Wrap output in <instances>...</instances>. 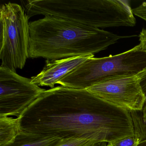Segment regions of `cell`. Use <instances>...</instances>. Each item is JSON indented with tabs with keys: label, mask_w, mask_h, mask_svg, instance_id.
<instances>
[{
	"label": "cell",
	"mask_w": 146,
	"mask_h": 146,
	"mask_svg": "<svg viewBox=\"0 0 146 146\" xmlns=\"http://www.w3.org/2000/svg\"><path fill=\"white\" fill-rule=\"evenodd\" d=\"M19 117L21 130L45 136L108 143L135 134L129 111L87 89L46 90Z\"/></svg>",
	"instance_id": "6da1fadb"
},
{
	"label": "cell",
	"mask_w": 146,
	"mask_h": 146,
	"mask_svg": "<svg viewBox=\"0 0 146 146\" xmlns=\"http://www.w3.org/2000/svg\"><path fill=\"white\" fill-rule=\"evenodd\" d=\"M29 57L48 60L94 54L121 36L104 30L51 16L29 23Z\"/></svg>",
	"instance_id": "7a4b0ae2"
},
{
	"label": "cell",
	"mask_w": 146,
	"mask_h": 146,
	"mask_svg": "<svg viewBox=\"0 0 146 146\" xmlns=\"http://www.w3.org/2000/svg\"><path fill=\"white\" fill-rule=\"evenodd\" d=\"M29 18L51 16L98 28H114L119 7L114 0H29L21 1Z\"/></svg>",
	"instance_id": "3957f363"
},
{
	"label": "cell",
	"mask_w": 146,
	"mask_h": 146,
	"mask_svg": "<svg viewBox=\"0 0 146 146\" xmlns=\"http://www.w3.org/2000/svg\"><path fill=\"white\" fill-rule=\"evenodd\" d=\"M146 68V52L138 45L119 54L89 58L57 84L66 88L86 89L107 81L136 76Z\"/></svg>",
	"instance_id": "277c9868"
},
{
	"label": "cell",
	"mask_w": 146,
	"mask_h": 146,
	"mask_svg": "<svg viewBox=\"0 0 146 146\" xmlns=\"http://www.w3.org/2000/svg\"><path fill=\"white\" fill-rule=\"evenodd\" d=\"M24 8L9 2L0 8L1 66L16 72L29 57V19Z\"/></svg>",
	"instance_id": "5b68a950"
},
{
	"label": "cell",
	"mask_w": 146,
	"mask_h": 146,
	"mask_svg": "<svg viewBox=\"0 0 146 146\" xmlns=\"http://www.w3.org/2000/svg\"><path fill=\"white\" fill-rule=\"evenodd\" d=\"M46 90L7 68L0 67V116L18 117Z\"/></svg>",
	"instance_id": "8992f818"
},
{
	"label": "cell",
	"mask_w": 146,
	"mask_h": 146,
	"mask_svg": "<svg viewBox=\"0 0 146 146\" xmlns=\"http://www.w3.org/2000/svg\"><path fill=\"white\" fill-rule=\"evenodd\" d=\"M96 96L129 111H141L145 102L136 76L125 77L86 89Z\"/></svg>",
	"instance_id": "52a82bcc"
},
{
	"label": "cell",
	"mask_w": 146,
	"mask_h": 146,
	"mask_svg": "<svg viewBox=\"0 0 146 146\" xmlns=\"http://www.w3.org/2000/svg\"><path fill=\"white\" fill-rule=\"evenodd\" d=\"M94 56V54H90L56 60H47L43 70L38 75L31 78V82L38 86L53 88L60 79Z\"/></svg>",
	"instance_id": "ba28073f"
},
{
	"label": "cell",
	"mask_w": 146,
	"mask_h": 146,
	"mask_svg": "<svg viewBox=\"0 0 146 146\" xmlns=\"http://www.w3.org/2000/svg\"><path fill=\"white\" fill-rule=\"evenodd\" d=\"M136 76L145 96V102L141 111L129 112L133 120L135 135L141 141L146 139V68Z\"/></svg>",
	"instance_id": "9c48e42d"
},
{
	"label": "cell",
	"mask_w": 146,
	"mask_h": 146,
	"mask_svg": "<svg viewBox=\"0 0 146 146\" xmlns=\"http://www.w3.org/2000/svg\"><path fill=\"white\" fill-rule=\"evenodd\" d=\"M64 138L45 136L21 130L13 143L6 146H56Z\"/></svg>",
	"instance_id": "30bf717a"
},
{
	"label": "cell",
	"mask_w": 146,
	"mask_h": 146,
	"mask_svg": "<svg viewBox=\"0 0 146 146\" xmlns=\"http://www.w3.org/2000/svg\"><path fill=\"white\" fill-rule=\"evenodd\" d=\"M21 131L20 117L0 116V146L13 143Z\"/></svg>",
	"instance_id": "8fae6325"
},
{
	"label": "cell",
	"mask_w": 146,
	"mask_h": 146,
	"mask_svg": "<svg viewBox=\"0 0 146 146\" xmlns=\"http://www.w3.org/2000/svg\"><path fill=\"white\" fill-rule=\"evenodd\" d=\"M96 142H98L81 138H64L56 146H92Z\"/></svg>",
	"instance_id": "7c38bea8"
},
{
	"label": "cell",
	"mask_w": 146,
	"mask_h": 146,
	"mask_svg": "<svg viewBox=\"0 0 146 146\" xmlns=\"http://www.w3.org/2000/svg\"><path fill=\"white\" fill-rule=\"evenodd\" d=\"M140 141L135 135L108 143L107 146H137Z\"/></svg>",
	"instance_id": "4fadbf2b"
},
{
	"label": "cell",
	"mask_w": 146,
	"mask_h": 146,
	"mask_svg": "<svg viewBox=\"0 0 146 146\" xmlns=\"http://www.w3.org/2000/svg\"><path fill=\"white\" fill-rule=\"evenodd\" d=\"M134 15L146 22V2H143L137 7L132 9Z\"/></svg>",
	"instance_id": "5bb4252c"
},
{
	"label": "cell",
	"mask_w": 146,
	"mask_h": 146,
	"mask_svg": "<svg viewBox=\"0 0 146 146\" xmlns=\"http://www.w3.org/2000/svg\"><path fill=\"white\" fill-rule=\"evenodd\" d=\"M140 44L141 48L143 51L146 52V27L142 30L139 35Z\"/></svg>",
	"instance_id": "9a60e30c"
},
{
	"label": "cell",
	"mask_w": 146,
	"mask_h": 146,
	"mask_svg": "<svg viewBox=\"0 0 146 146\" xmlns=\"http://www.w3.org/2000/svg\"><path fill=\"white\" fill-rule=\"evenodd\" d=\"M107 142H98L95 143L92 146H107Z\"/></svg>",
	"instance_id": "2e32d148"
},
{
	"label": "cell",
	"mask_w": 146,
	"mask_h": 146,
	"mask_svg": "<svg viewBox=\"0 0 146 146\" xmlns=\"http://www.w3.org/2000/svg\"><path fill=\"white\" fill-rule=\"evenodd\" d=\"M137 146H146V139L140 141Z\"/></svg>",
	"instance_id": "e0dca14e"
}]
</instances>
